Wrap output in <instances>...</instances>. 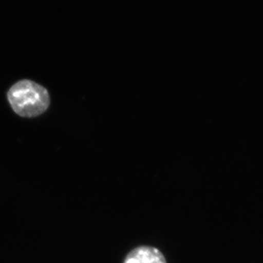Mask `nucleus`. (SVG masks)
Listing matches in <instances>:
<instances>
[{
  "label": "nucleus",
  "mask_w": 263,
  "mask_h": 263,
  "mask_svg": "<svg viewBox=\"0 0 263 263\" xmlns=\"http://www.w3.org/2000/svg\"><path fill=\"white\" fill-rule=\"evenodd\" d=\"M8 101L15 114L22 117L32 118L41 115L50 105L47 90L32 81H18L10 88Z\"/></svg>",
  "instance_id": "obj_1"
},
{
  "label": "nucleus",
  "mask_w": 263,
  "mask_h": 263,
  "mask_svg": "<svg viewBox=\"0 0 263 263\" xmlns=\"http://www.w3.org/2000/svg\"><path fill=\"white\" fill-rule=\"evenodd\" d=\"M124 263H167L165 257L159 249L155 247H137L126 257Z\"/></svg>",
  "instance_id": "obj_2"
}]
</instances>
